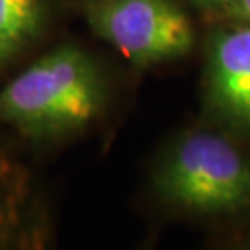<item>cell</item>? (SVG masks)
Listing matches in <instances>:
<instances>
[{
    "instance_id": "5",
    "label": "cell",
    "mask_w": 250,
    "mask_h": 250,
    "mask_svg": "<svg viewBox=\"0 0 250 250\" xmlns=\"http://www.w3.org/2000/svg\"><path fill=\"white\" fill-rule=\"evenodd\" d=\"M52 241V224L38 179L0 148V250H39Z\"/></svg>"
},
{
    "instance_id": "3",
    "label": "cell",
    "mask_w": 250,
    "mask_h": 250,
    "mask_svg": "<svg viewBox=\"0 0 250 250\" xmlns=\"http://www.w3.org/2000/svg\"><path fill=\"white\" fill-rule=\"evenodd\" d=\"M72 7L138 68L177 62L193 51L192 20L177 0H72Z\"/></svg>"
},
{
    "instance_id": "4",
    "label": "cell",
    "mask_w": 250,
    "mask_h": 250,
    "mask_svg": "<svg viewBox=\"0 0 250 250\" xmlns=\"http://www.w3.org/2000/svg\"><path fill=\"white\" fill-rule=\"evenodd\" d=\"M205 42L202 98L209 124L250 140V28L219 21Z\"/></svg>"
},
{
    "instance_id": "2",
    "label": "cell",
    "mask_w": 250,
    "mask_h": 250,
    "mask_svg": "<svg viewBox=\"0 0 250 250\" xmlns=\"http://www.w3.org/2000/svg\"><path fill=\"white\" fill-rule=\"evenodd\" d=\"M247 142L207 122L167 145L153 171L156 198L174 211L224 218L250 211Z\"/></svg>"
},
{
    "instance_id": "1",
    "label": "cell",
    "mask_w": 250,
    "mask_h": 250,
    "mask_svg": "<svg viewBox=\"0 0 250 250\" xmlns=\"http://www.w3.org/2000/svg\"><path fill=\"white\" fill-rule=\"evenodd\" d=\"M111 101L103 65L65 42L0 89V122L34 143L73 137L98 122Z\"/></svg>"
},
{
    "instance_id": "7",
    "label": "cell",
    "mask_w": 250,
    "mask_h": 250,
    "mask_svg": "<svg viewBox=\"0 0 250 250\" xmlns=\"http://www.w3.org/2000/svg\"><path fill=\"white\" fill-rule=\"evenodd\" d=\"M219 21L244 24L250 28V0H236L226 12L218 17Z\"/></svg>"
},
{
    "instance_id": "6",
    "label": "cell",
    "mask_w": 250,
    "mask_h": 250,
    "mask_svg": "<svg viewBox=\"0 0 250 250\" xmlns=\"http://www.w3.org/2000/svg\"><path fill=\"white\" fill-rule=\"evenodd\" d=\"M52 13V0H0V72L41 41Z\"/></svg>"
},
{
    "instance_id": "8",
    "label": "cell",
    "mask_w": 250,
    "mask_h": 250,
    "mask_svg": "<svg viewBox=\"0 0 250 250\" xmlns=\"http://www.w3.org/2000/svg\"><path fill=\"white\" fill-rule=\"evenodd\" d=\"M192 7L202 10V12L211 13L213 17H219L221 13H224L236 0H187Z\"/></svg>"
}]
</instances>
